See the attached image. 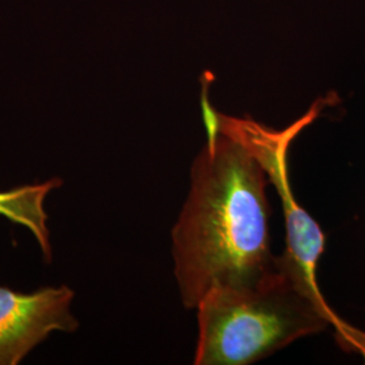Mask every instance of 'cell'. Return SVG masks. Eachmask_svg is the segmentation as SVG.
<instances>
[{
	"mask_svg": "<svg viewBox=\"0 0 365 365\" xmlns=\"http://www.w3.org/2000/svg\"><path fill=\"white\" fill-rule=\"evenodd\" d=\"M202 88L207 143L192 164L191 190L172 230L175 276L185 309L211 289L252 282L272 268L267 172L248 146L218 128Z\"/></svg>",
	"mask_w": 365,
	"mask_h": 365,
	"instance_id": "obj_1",
	"label": "cell"
},
{
	"mask_svg": "<svg viewBox=\"0 0 365 365\" xmlns=\"http://www.w3.org/2000/svg\"><path fill=\"white\" fill-rule=\"evenodd\" d=\"M63 180L53 178L46 182L15 187L0 191V215L9 221L22 225L34 235L46 262L53 259L51 235L48 227V212L45 210L46 196L61 187Z\"/></svg>",
	"mask_w": 365,
	"mask_h": 365,
	"instance_id": "obj_5",
	"label": "cell"
},
{
	"mask_svg": "<svg viewBox=\"0 0 365 365\" xmlns=\"http://www.w3.org/2000/svg\"><path fill=\"white\" fill-rule=\"evenodd\" d=\"M330 98L318 99L312 108L284 130L265 128L250 118H235L215 111V122L222 130L233 134L247 145L261 163L280 195L287 223L288 255L299 264L306 276L317 282V265L325 250V235L318 223L300 207L289 190L287 170L288 148L295 137L314 122Z\"/></svg>",
	"mask_w": 365,
	"mask_h": 365,
	"instance_id": "obj_3",
	"label": "cell"
},
{
	"mask_svg": "<svg viewBox=\"0 0 365 365\" xmlns=\"http://www.w3.org/2000/svg\"><path fill=\"white\" fill-rule=\"evenodd\" d=\"M196 310V365L253 364L329 325L365 357V334L330 310L317 282L287 252L252 282L211 289Z\"/></svg>",
	"mask_w": 365,
	"mask_h": 365,
	"instance_id": "obj_2",
	"label": "cell"
},
{
	"mask_svg": "<svg viewBox=\"0 0 365 365\" xmlns=\"http://www.w3.org/2000/svg\"><path fill=\"white\" fill-rule=\"evenodd\" d=\"M75 292L66 286L24 294L0 287V365L19 364L54 331L72 333Z\"/></svg>",
	"mask_w": 365,
	"mask_h": 365,
	"instance_id": "obj_4",
	"label": "cell"
}]
</instances>
